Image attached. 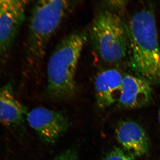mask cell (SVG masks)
<instances>
[{"label": "cell", "mask_w": 160, "mask_h": 160, "mask_svg": "<svg viewBox=\"0 0 160 160\" xmlns=\"http://www.w3.org/2000/svg\"><path fill=\"white\" fill-rule=\"evenodd\" d=\"M127 26L129 67L136 76L160 86V47L153 11H138Z\"/></svg>", "instance_id": "obj_1"}, {"label": "cell", "mask_w": 160, "mask_h": 160, "mask_svg": "<svg viewBox=\"0 0 160 160\" xmlns=\"http://www.w3.org/2000/svg\"><path fill=\"white\" fill-rule=\"evenodd\" d=\"M87 39L86 31H75L63 38L52 53L47 66V92L52 100L64 102L76 95L77 69Z\"/></svg>", "instance_id": "obj_2"}, {"label": "cell", "mask_w": 160, "mask_h": 160, "mask_svg": "<svg viewBox=\"0 0 160 160\" xmlns=\"http://www.w3.org/2000/svg\"><path fill=\"white\" fill-rule=\"evenodd\" d=\"M72 6L71 1L42 0L35 4L32 10L27 48L33 62L42 61L50 39Z\"/></svg>", "instance_id": "obj_3"}, {"label": "cell", "mask_w": 160, "mask_h": 160, "mask_svg": "<svg viewBox=\"0 0 160 160\" xmlns=\"http://www.w3.org/2000/svg\"><path fill=\"white\" fill-rule=\"evenodd\" d=\"M91 39L97 54L107 64H120L128 54L127 25L113 12H99L92 25Z\"/></svg>", "instance_id": "obj_4"}, {"label": "cell", "mask_w": 160, "mask_h": 160, "mask_svg": "<svg viewBox=\"0 0 160 160\" xmlns=\"http://www.w3.org/2000/svg\"><path fill=\"white\" fill-rule=\"evenodd\" d=\"M28 2L0 0V60L8 54L25 18Z\"/></svg>", "instance_id": "obj_5"}, {"label": "cell", "mask_w": 160, "mask_h": 160, "mask_svg": "<svg viewBox=\"0 0 160 160\" xmlns=\"http://www.w3.org/2000/svg\"><path fill=\"white\" fill-rule=\"evenodd\" d=\"M27 121L40 138L48 144L55 142L69 126V121L61 112L43 107L29 112Z\"/></svg>", "instance_id": "obj_6"}, {"label": "cell", "mask_w": 160, "mask_h": 160, "mask_svg": "<svg viewBox=\"0 0 160 160\" xmlns=\"http://www.w3.org/2000/svg\"><path fill=\"white\" fill-rule=\"evenodd\" d=\"M151 85L136 76H123L122 89L118 102L121 108L132 109L142 108L152 99Z\"/></svg>", "instance_id": "obj_7"}, {"label": "cell", "mask_w": 160, "mask_h": 160, "mask_svg": "<svg viewBox=\"0 0 160 160\" xmlns=\"http://www.w3.org/2000/svg\"><path fill=\"white\" fill-rule=\"evenodd\" d=\"M115 132L118 142L132 157H141L149 152V138L143 127L138 123L132 121L121 122Z\"/></svg>", "instance_id": "obj_8"}, {"label": "cell", "mask_w": 160, "mask_h": 160, "mask_svg": "<svg viewBox=\"0 0 160 160\" xmlns=\"http://www.w3.org/2000/svg\"><path fill=\"white\" fill-rule=\"evenodd\" d=\"M123 76L117 69H108L98 73L94 81L97 103L101 108H106L118 102Z\"/></svg>", "instance_id": "obj_9"}, {"label": "cell", "mask_w": 160, "mask_h": 160, "mask_svg": "<svg viewBox=\"0 0 160 160\" xmlns=\"http://www.w3.org/2000/svg\"><path fill=\"white\" fill-rule=\"evenodd\" d=\"M26 110L15 97L11 85L0 87V122L11 128L22 122Z\"/></svg>", "instance_id": "obj_10"}, {"label": "cell", "mask_w": 160, "mask_h": 160, "mask_svg": "<svg viewBox=\"0 0 160 160\" xmlns=\"http://www.w3.org/2000/svg\"><path fill=\"white\" fill-rule=\"evenodd\" d=\"M104 160H134V158L120 148L115 147L106 156Z\"/></svg>", "instance_id": "obj_11"}, {"label": "cell", "mask_w": 160, "mask_h": 160, "mask_svg": "<svg viewBox=\"0 0 160 160\" xmlns=\"http://www.w3.org/2000/svg\"><path fill=\"white\" fill-rule=\"evenodd\" d=\"M53 160H78L77 151L74 149H69L63 152Z\"/></svg>", "instance_id": "obj_12"}, {"label": "cell", "mask_w": 160, "mask_h": 160, "mask_svg": "<svg viewBox=\"0 0 160 160\" xmlns=\"http://www.w3.org/2000/svg\"><path fill=\"white\" fill-rule=\"evenodd\" d=\"M158 122L160 125V110L159 111L158 114Z\"/></svg>", "instance_id": "obj_13"}]
</instances>
